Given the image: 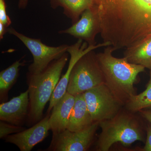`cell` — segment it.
<instances>
[{
	"mask_svg": "<svg viewBox=\"0 0 151 151\" xmlns=\"http://www.w3.org/2000/svg\"><path fill=\"white\" fill-rule=\"evenodd\" d=\"M102 21L125 37L151 36V0H94Z\"/></svg>",
	"mask_w": 151,
	"mask_h": 151,
	"instance_id": "cell-1",
	"label": "cell"
},
{
	"mask_svg": "<svg viewBox=\"0 0 151 151\" xmlns=\"http://www.w3.org/2000/svg\"><path fill=\"white\" fill-rule=\"evenodd\" d=\"M117 50L112 45L105 47L103 52L96 54L103 72L105 84L125 106L127 101L136 94L134 84L139 74L145 71L143 65L131 63L125 57L118 58L112 53Z\"/></svg>",
	"mask_w": 151,
	"mask_h": 151,
	"instance_id": "cell-2",
	"label": "cell"
},
{
	"mask_svg": "<svg viewBox=\"0 0 151 151\" xmlns=\"http://www.w3.org/2000/svg\"><path fill=\"white\" fill-rule=\"evenodd\" d=\"M68 57L65 52L50 63L40 73H27L29 107L26 123L28 127L33 126L43 119L45 107L51 99Z\"/></svg>",
	"mask_w": 151,
	"mask_h": 151,
	"instance_id": "cell-3",
	"label": "cell"
},
{
	"mask_svg": "<svg viewBox=\"0 0 151 151\" xmlns=\"http://www.w3.org/2000/svg\"><path fill=\"white\" fill-rule=\"evenodd\" d=\"M99 126L101 132L97 142V150L108 151L118 142L127 147L137 141L145 142L139 121L128 110H121L112 119L99 122Z\"/></svg>",
	"mask_w": 151,
	"mask_h": 151,
	"instance_id": "cell-4",
	"label": "cell"
},
{
	"mask_svg": "<svg viewBox=\"0 0 151 151\" xmlns=\"http://www.w3.org/2000/svg\"><path fill=\"white\" fill-rule=\"evenodd\" d=\"M94 50L81 57L71 70L67 92L74 96L105 83Z\"/></svg>",
	"mask_w": 151,
	"mask_h": 151,
	"instance_id": "cell-5",
	"label": "cell"
},
{
	"mask_svg": "<svg viewBox=\"0 0 151 151\" xmlns=\"http://www.w3.org/2000/svg\"><path fill=\"white\" fill-rule=\"evenodd\" d=\"M89 113L94 122H100L115 117L124 104L105 83L84 93Z\"/></svg>",
	"mask_w": 151,
	"mask_h": 151,
	"instance_id": "cell-6",
	"label": "cell"
},
{
	"mask_svg": "<svg viewBox=\"0 0 151 151\" xmlns=\"http://www.w3.org/2000/svg\"><path fill=\"white\" fill-rule=\"evenodd\" d=\"M7 32L19 39L32 54L33 61L29 66L28 72L32 74L40 73L50 63L61 57L67 52L69 46L65 44L57 47L48 46L40 39L28 37L12 27L8 28Z\"/></svg>",
	"mask_w": 151,
	"mask_h": 151,
	"instance_id": "cell-7",
	"label": "cell"
},
{
	"mask_svg": "<svg viewBox=\"0 0 151 151\" xmlns=\"http://www.w3.org/2000/svg\"><path fill=\"white\" fill-rule=\"evenodd\" d=\"M99 126V122H94L85 129L78 132L65 130L52 135L48 151H85L93 143L94 135Z\"/></svg>",
	"mask_w": 151,
	"mask_h": 151,
	"instance_id": "cell-8",
	"label": "cell"
},
{
	"mask_svg": "<svg viewBox=\"0 0 151 151\" xmlns=\"http://www.w3.org/2000/svg\"><path fill=\"white\" fill-rule=\"evenodd\" d=\"M110 45H111V43L109 42H103L96 45H89L86 42L79 39L76 43L68 46L67 52L70 54V59L68 67L66 72L64 75H63L62 78H60L55 87L51 99L50 100L49 105L47 111V114L50 115V112L52 111L54 105L67 92L71 70L78 60L91 50Z\"/></svg>",
	"mask_w": 151,
	"mask_h": 151,
	"instance_id": "cell-9",
	"label": "cell"
},
{
	"mask_svg": "<svg viewBox=\"0 0 151 151\" xmlns=\"http://www.w3.org/2000/svg\"><path fill=\"white\" fill-rule=\"evenodd\" d=\"M101 31L100 19L94 6L81 14L78 21L70 27L58 32L60 34L69 35L86 42L89 45H96L95 37Z\"/></svg>",
	"mask_w": 151,
	"mask_h": 151,
	"instance_id": "cell-10",
	"label": "cell"
},
{
	"mask_svg": "<svg viewBox=\"0 0 151 151\" xmlns=\"http://www.w3.org/2000/svg\"><path fill=\"white\" fill-rule=\"evenodd\" d=\"M50 116L47 114L29 129L9 135L4 139L6 142L15 145L21 151H30L48 136L49 131L50 130Z\"/></svg>",
	"mask_w": 151,
	"mask_h": 151,
	"instance_id": "cell-11",
	"label": "cell"
},
{
	"mask_svg": "<svg viewBox=\"0 0 151 151\" xmlns=\"http://www.w3.org/2000/svg\"><path fill=\"white\" fill-rule=\"evenodd\" d=\"M29 107L28 90L0 105V120L18 126L26 123Z\"/></svg>",
	"mask_w": 151,
	"mask_h": 151,
	"instance_id": "cell-12",
	"label": "cell"
},
{
	"mask_svg": "<svg viewBox=\"0 0 151 151\" xmlns=\"http://www.w3.org/2000/svg\"><path fill=\"white\" fill-rule=\"evenodd\" d=\"M75 96L67 92L56 103L49 117V124L52 135L67 129Z\"/></svg>",
	"mask_w": 151,
	"mask_h": 151,
	"instance_id": "cell-13",
	"label": "cell"
},
{
	"mask_svg": "<svg viewBox=\"0 0 151 151\" xmlns=\"http://www.w3.org/2000/svg\"><path fill=\"white\" fill-rule=\"evenodd\" d=\"M75 96V103L67 129L72 132H78L88 128L94 122L89 113L84 93Z\"/></svg>",
	"mask_w": 151,
	"mask_h": 151,
	"instance_id": "cell-14",
	"label": "cell"
},
{
	"mask_svg": "<svg viewBox=\"0 0 151 151\" xmlns=\"http://www.w3.org/2000/svg\"><path fill=\"white\" fill-rule=\"evenodd\" d=\"M124 57L129 62L151 69V37L126 49Z\"/></svg>",
	"mask_w": 151,
	"mask_h": 151,
	"instance_id": "cell-15",
	"label": "cell"
},
{
	"mask_svg": "<svg viewBox=\"0 0 151 151\" xmlns=\"http://www.w3.org/2000/svg\"><path fill=\"white\" fill-rule=\"evenodd\" d=\"M50 4L52 9L63 8V13L73 24L78 21L84 11L92 7L94 2L93 0H50Z\"/></svg>",
	"mask_w": 151,
	"mask_h": 151,
	"instance_id": "cell-16",
	"label": "cell"
},
{
	"mask_svg": "<svg viewBox=\"0 0 151 151\" xmlns=\"http://www.w3.org/2000/svg\"><path fill=\"white\" fill-rule=\"evenodd\" d=\"M26 61L21 59L15 61L0 72V99L1 103L6 102L9 91L15 84L19 76L20 68L25 65Z\"/></svg>",
	"mask_w": 151,
	"mask_h": 151,
	"instance_id": "cell-17",
	"label": "cell"
},
{
	"mask_svg": "<svg viewBox=\"0 0 151 151\" xmlns=\"http://www.w3.org/2000/svg\"><path fill=\"white\" fill-rule=\"evenodd\" d=\"M125 106L127 110L133 113L151 108V69L150 70V80L145 90L140 94L131 97Z\"/></svg>",
	"mask_w": 151,
	"mask_h": 151,
	"instance_id": "cell-18",
	"label": "cell"
},
{
	"mask_svg": "<svg viewBox=\"0 0 151 151\" xmlns=\"http://www.w3.org/2000/svg\"><path fill=\"white\" fill-rule=\"evenodd\" d=\"M22 126H18L7 122H0V138L4 139L9 135L17 134L25 129Z\"/></svg>",
	"mask_w": 151,
	"mask_h": 151,
	"instance_id": "cell-19",
	"label": "cell"
},
{
	"mask_svg": "<svg viewBox=\"0 0 151 151\" xmlns=\"http://www.w3.org/2000/svg\"><path fill=\"white\" fill-rule=\"evenodd\" d=\"M0 22L7 28L12 24V21L7 14L5 0H0Z\"/></svg>",
	"mask_w": 151,
	"mask_h": 151,
	"instance_id": "cell-20",
	"label": "cell"
},
{
	"mask_svg": "<svg viewBox=\"0 0 151 151\" xmlns=\"http://www.w3.org/2000/svg\"><path fill=\"white\" fill-rule=\"evenodd\" d=\"M147 132V138H146L145 145L141 151H151V124H147L146 128Z\"/></svg>",
	"mask_w": 151,
	"mask_h": 151,
	"instance_id": "cell-21",
	"label": "cell"
},
{
	"mask_svg": "<svg viewBox=\"0 0 151 151\" xmlns=\"http://www.w3.org/2000/svg\"><path fill=\"white\" fill-rule=\"evenodd\" d=\"M141 116L151 124V109L141 110L139 111Z\"/></svg>",
	"mask_w": 151,
	"mask_h": 151,
	"instance_id": "cell-22",
	"label": "cell"
},
{
	"mask_svg": "<svg viewBox=\"0 0 151 151\" xmlns=\"http://www.w3.org/2000/svg\"><path fill=\"white\" fill-rule=\"evenodd\" d=\"M1 22H0V39H3L4 35L6 32H7V29Z\"/></svg>",
	"mask_w": 151,
	"mask_h": 151,
	"instance_id": "cell-23",
	"label": "cell"
},
{
	"mask_svg": "<svg viewBox=\"0 0 151 151\" xmlns=\"http://www.w3.org/2000/svg\"><path fill=\"white\" fill-rule=\"evenodd\" d=\"M29 0H19L18 7L19 9H24L27 6Z\"/></svg>",
	"mask_w": 151,
	"mask_h": 151,
	"instance_id": "cell-24",
	"label": "cell"
}]
</instances>
